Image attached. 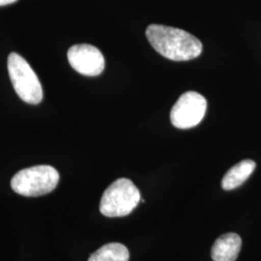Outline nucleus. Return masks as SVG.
<instances>
[{
	"label": "nucleus",
	"instance_id": "nucleus-4",
	"mask_svg": "<svg viewBox=\"0 0 261 261\" xmlns=\"http://www.w3.org/2000/svg\"><path fill=\"white\" fill-rule=\"evenodd\" d=\"M10 80L19 98L31 105H38L43 100V88L37 75L28 61L16 53L8 57Z\"/></svg>",
	"mask_w": 261,
	"mask_h": 261
},
{
	"label": "nucleus",
	"instance_id": "nucleus-5",
	"mask_svg": "<svg viewBox=\"0 0 261 261\" xmlns=\"http://www.w3.org/2000/svg\"><path fill=\"white\" fill-rule=\"evenodd\" d=\"M206 99L195 91L182 94L170 112V120L178 129L196 127L205 115Z\"/></svg>",
	"mask_w": 261,
	"mask_h": 261
},
{
	"label": "nucleus",
	"instance_id": "nucleus-6",
	"mask_svg": "<svg viewBox=\"0 0 261 261\" xmlns=\"http://www.w3.org/2000/svg\"><path fill=\"white\" fill-rule=\"evenodd\" d=\"M68 61L77 73L87 76L101 75L105 69V58L102 53L94 46L80 44L70 47Z\"/></svg>",
	"mask_w": 261,
	"mask_h": 261
},
{
	"label": "nucleus",
	"instance_id": "nucleus-9",
	"mask_svg": "<svg viewBox=\"0 0 261 261\" xmlns=\"http://www.w3.org/2000/svg\"><path fill=\"white\" fill-rule=\"evenodd\" d=\"M128 249L119 243H110L92 253L88 261H129Z\"/></svg>",
	"mask_w": 261,
	"mask_h": 261
},
{
	"label": "nucleus",
	"instance_id": "nucleus-7",
	"mask_svg": "<svg viewBox=\"0 0 261 261\" xmlns=\"http://www.w3.org/2000/svg\"><path fill=\"white\" fill-rule=\"evenodd\" d=\"M242 247L241 237L236 233L220 236L212 247L211 256L214 261H235Z\"/></svg>",
	"mask_w": 261,
	"mask_h": 261
},
{
	"label": "nucleus",
	"instance_id": "nucleus-8",
	"mask_svg": "<svg viewBox=\"0 0 261 261\" xmlns=\"http://www.w3.org/2000/svg\"><path fill=\"white\" fill-rule=\"evenodd\" d=\"M256 164L252 160H244L230 168L222 180V187L225 191H231L239 186L251 176Z\"/></svg>",
	"mask_w": 261,
	"mask_h": 261
},
{
	"label": "nucleus",
	"instance_id": "nucleus-3",
	"mask_svg": "<svg viewBox=\"0 0 261 261\" xmlns=\"http://www.w3.org/2000/svg\"><path fill=\"white\" fill-rule=\"evenodd\" d=\"M140 201L139 189L127 178L114 181L103 193L100 202V212L110 218L130 214Z\"/></svg>",
	"mask_w": 261,
	"mask_h": 261
},
{
	"label": "nucleus",
	"instance_id": "nucleus-10",
	"mask_svg": "<svg viewBox=\"0 0 261 261\" xmlns=\"http://www.w3.org/2000/svg\"><path fill=\"white\" fill-rule=\"evenodd\" d=\"M17 0H0V6H5V5H9L14 2H16Z\"/></svg>",
	"mask_w": 261,
	"mask_h": 261
},
{
	"label": "nucleus",
	"instance_id": "nucleus-2",
	"mask_svg": "<svg viewBox=\"0 0 261 261\" xmlns=\"http://www.w3.org/2000/svg\"><path fill=\"white\" fill-rule=\"evenodd\" d=\"M59 182V173L56 168L47 165L24 168L11 180L13 191L23 196L47 195L56 189Z\"/></svg>",
	"mask_w": 261,
	"mask_h": 261
},
{
	"label": "nucleus",
	"instance_id": "nucleus-1",
	"mask_svg": "<svg viewBox=\"0 0 261 261\" xmlns=\"http://www.w3.org/2000/svg\"><path fill=\"white\" fill-rule=\"evenodd\" d=\"M146 37L161 56L173 61L192 60L202 51V43L179 28L151 24L146 29Z\"/></svg>",
	"mask_w": 261,
	"mask_h": 261
}]
</instances>
